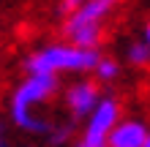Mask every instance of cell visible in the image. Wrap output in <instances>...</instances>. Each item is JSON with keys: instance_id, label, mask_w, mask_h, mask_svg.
Wrapping results in <instances>:
<instances>
[{"instance_id": "obj_1", "label": "cell", "mask_w": 150, "mask_h": 147, "mask_svg": "<svg viewBox=\"0 0 150 147\" xmlns=\"http://www.w3.org/2000/svg\"><path fill=\"white\" fill-rule=\"evenodd\" d=\"M57 90V76H47V74H28L19 87L11 96V120L16 123V128L28 134H49L52 123H47L44 117H38L33 106L49 101Z\"/></svg>"}, {"instance_id": "obj_2", "label": "cell", "mask_w": 150, "mask_h": 147, "mask_svg": "<svg viewBox=\"0 0 150 147\" xmlns=\"http://www.w3.org/2000/svg\"><path fill=\"white\" fill-rule=\"evenodd\" d=\"M101 60L98 49H85V46H74V44H49L25 60L28 74H47V76H57L60 71H96Z\"/></svg>"}, {"instance_id": "obj_3", "label": "cell", "mask_w": 150, "mask_h": 147, "mask_svg": "<svg viewBox=\"0 0 150 147\" xmlns=\"http://www.w3.org/2000/svg\"><path fill=\"white\" fill-rule=\"evenodd\" d=\"M120 0H85V6L76 14L66 16L63 22V36L68 44L85 46V49H98L104 36V19L115 11Z\"/></svg>"}, {"instance_id": "obj_4", "label": "cell", "mask_w": 150, "mask_h": 147, "mask_svg": "<svg viewBox=\"0 0 150 147\" xmlns=\"http://www.w3.org/2000/svg\"><path fill=\"white\" fill-rule=\"evenodd\" d=\"M117 123H120V103H117V98H112V96L101 98L98 106L93 109V115L87 117L85 131L79 136L76 147H107L109 134H112V128Z\"/></svg>"}, {"instance_id": "obj_5", "label": "cell", "mask_w": 150, "mask_h": 147, "mask_svg": "<svg viewBox=\"0 0 150 147\" xmlns=\"http://www.w3.org/2000/svg\"><path fill=\"white\" fill-rule=\"evenodd\" d=\"M101 93L96 82H76L66 90V106L76 120H87L93 115V109L98 106Z\"/></svg>"}, {"instance_id": "obj_6", "label": "cell", "mask_w": 150, "mask_h": 147, "mask_svg": "<svg viewBox=\"0 0 150 147\" xmlns=\"http://www.w3.org/2000/svg\"><path fill=\"white\" fill-rule=\"evenodd\" d=\"M147 125L142 120H120L112 128L107 147H145L147 142Z\"/></svg>"}, {"instance_id": "obj_7", "label": "cell", "mask_w": 150, "mask_h": 147, "mask_svg": "<svg viewBox=\"0 0 150 147\" xmlns=\"http://www.w3.org/2000/svg\"><path fill=\"white\" fill-rule=\"evenodd\" d=\"M128 63L137 65V68H147L150 65V46L145 41H134V44H128V52H126Z\"/></svg>"}, {"instance_id": "obj_8", "label": "cell", "mask_w": 150, "mask_h": 147, "mask_svg": "<svg viewBox=\"0 0 150 147\" xmlns=\"http://www.w3.org/2000/svg\"><path fill=\"white\" fill-rule=\"evenodd\" d=\"M96 76H98V82H115L120 76V63L115 57H104L98 60V65H96Z\"/></svg>"}, {"instance_id": "obj_9", "label": "cell", "mask_w": 150, "mask_h": 147, "mask_svg": "<svg viewBox=\"0 0 150 147\" xmlns=\"http://www.w3.org/2000/svg\"><path fill=\"white\" fill-rule=\"evenodd\" d=\"M47 136H49L52 144H63L68 136H71V123H66V125H52V131H49Z\"/></svg>"}, {"instance_id": "obj_10", "label": "cell", "mask_w": 150, "mask_h": 147, "mask_svg": "<svg viewBox=\"0 0 150 147\" xmlns=\"http://www.w3.org/2000/svg\"><path fill=\"white\" fill-rule=\"evenodd\" d=\"M82 6H85V0H60L57 11L63 14V16H71V14H76V11H79Z\"/></svg>"}, {"instance_id": "obj_11", "label": "cell", "mask_w": 150, "mask_h": 147, "mask_svg": "<svg viewBox=\"0 0 150 147\" xmlns=\"http://www.w3.org/2000/svg\"><path fill=\"white\" fill-rule=\"evenodd\" d=\"M0 147H8V136H6V128L0 125Z\"/></svg>"}, {"instance_id": "obj_12", "label": "cell", "mask_w": 150, "mask_h": 147, "mask_svg": "<svg viewBox=\"0 0 150 147\" xmlns=\"http://www.w3.org/2000/svg\"><path fill=\"white\" fill-rule=\"evenodd\" d=\"M142 41H145V44H147V46H150V22H147V25H145V38H142Z\"/></svg>"}, {"instance_id": "obj_13", "label": "cell", "mask_w": 150, "mask_h": 147, "mask_svg": "<svg viewBox=\"0 0 150 147\" xmlns=\"http://www.w3.org/2000/svg\"><path fill=\"white\" fill-rule=\"evenodd\" d=\"M145 147H150V134H147V142H145Z\"/></svg>"}]
</instances>
